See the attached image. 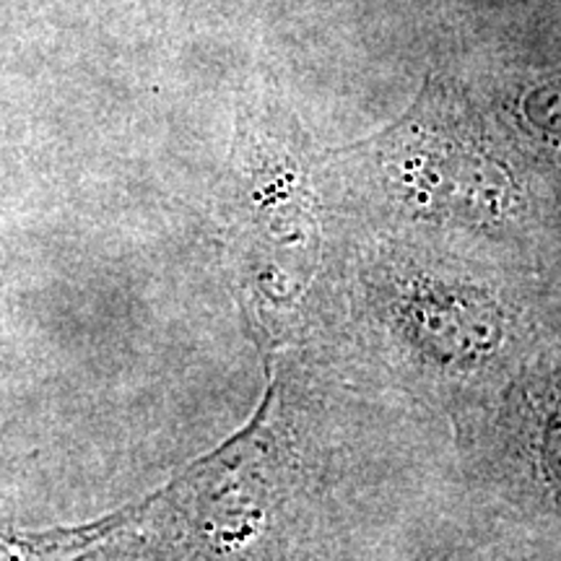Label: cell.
Masks as SVG:
<instances>
[{"label":"cell","mask_w":561,"mask_h":561,"mask_svg":"<svg viewBox=\"0 0 561 561\" xmlns=\"http://www.w3.org/2000/svg\"><path fill=\"white\" fill-rule=\"evenodd\" d=\"M343 159L356 161L405 219L486 229L523 208L507 161L473 110L442 83H430L401 121L343 151Z\"/></svg>","instance_id":"obj_1"},{"label":"cell","mask_w":561,"mask_h":561,"mask_svg":"<svg viewBox=\"0 0 561 561\" xmlns=\"http://www.w3.org/2000/svg\"><path fill=\"white\" fill-rule=\"evenodd\" d=\"M229 210L257 305L294 312L318 271L322 237L318 182L297 125L255 112L240 123Z\"/></svg>","instance_id":"obj_2"},{"label":"cell","mask_w":561,"mask_h":561,"mask_svg":"<svg viewBox=\"0 0 561 561\" xmlns=\"http://www.w3.org/2000/svg\"><path fill=\"white\" fill-rule=\"evenodd\" d=\"M371 291L405 354L445 380H479L507 356L512 314L476 276L411 261L377 271Z\"/></svg>","instance_id":"obj_3"},{"label":"cell","mask_w":561,"mask_h":561,"mask_svg":"<svg viewBox=\"0 0 561 561\" xmlns=\"http://www.w3.org/2000/svg\"><path fill=\"white\" fill-rule=\"evenodd\" d=\"M507 416L533 489L561 515V369H533L512 385Z\"/></svg>","instance_id":"obj_4"},{"label":"cell","mask_w":561,"mask_h":561,"mask_svg":"<svg viewBox=\"0 0 561 561\" xmlns=\"http://www.w3.org/2000/svg\"><path fill=\"white\" fill-rule=\"evenodd\" d=\"M523 130L543 151L561 159V68L546 73L517 102Z\"/></svg>","instance_id":"obj_5"}]
</instances>
